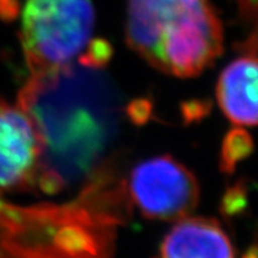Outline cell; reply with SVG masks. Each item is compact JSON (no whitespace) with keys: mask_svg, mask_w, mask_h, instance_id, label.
Instances as JSON below:
<instances>
[{"mask_svg":"<svg viewBox=\"0 0 258 258\" xmlns=\"http://www.w3.org/2000/svg\"><path fill=\"white\" fill-rule=\"evenodd\" d=\"M17 103L40 137L36 186L44 192L79 186L108 169L125 107L104 64L81 55L63 68L32 75Z\"/></svg>","mask_w":258,"mask_h":258,"instance_id":"cell-1","label":"cell"},{"mask_svg":"<svg viewBox=\"0 0 258 258\" xmlns=\"http://www.w3.org/2000/svg\"><path fill=\"white\" fill-rule=\"evenodd\" d=\"M129 48L178 78L203 73L223 51V27L211 0H126Z\"/></svg>","mask_w":258,"mask_h":258,"instance_id":"cell-2","label":"cell"},{"mask_svg":"<svg viewBox=\"0 0 258 258\" xmlns=\"http://www.w3.org/2000/svg\"><path fill=\"white\" fill-rule=\"evenodd\" d=\"M95 27L91 0H25L20 41L32 75L77 61Z\"/></svg>","mask_w":258,"mask_h":258,"instance_id":"cell-3","label":"cell"},{"mask_svg":"<svg viewBox=\"0 0 258 258\" xmlns=\"http://www.w3.org/2000/svg\"><path fill=\"white\" fill-rule=\"evenodd\" d=\"M131 199L152 220H179L192 212L201 188L190 170L170 156H157L133 167L128 182Z\"/></svg>","mask_w":258,"mask_h":258,"instance_id":"cell-4","label":"cell"},{"mask_svg":"<svg viewBox=\"0 0 258 258\" xmlns=\"http://www.w3.org/2000/svg\"><path fill=\"white\" fill-rule=\"evenodd\" d=\"M40 149L31 116L19 103L0 98V191L36 184Z\"/></svg>","mask_w":258,"mask_h":258,"instance_id":"cell-5","label":"cell"},{"mask_svg":"<svg viewBox=\"0 0 258 258\" xmlns=\"http://www.w3.org/2000/svg\"><path fill=\"white\" fill-rule=\"evenodd\" d=\"M156 258H236V254L219 221L186 216L163 237Z\"/></svg>","mask_w":258,"mask_h":258,"instance_id":"cell-6","label":"cell"},{"mask_svg":"<svg viewBox=\"0 0 258 258\" xmlns=\"http://www.w3.org/2000/svg\"><path fill=\"white\" fill-rule=\"evenodd\" d=\"M257 75L255 51H251L233 59L219 77L218 103L234 125L257 124Z\"/></svg>","mask_w":258,"mask_h":258,"instance_id":"cell-7","label":"cell"},{"mask_svg":"<svg viewBox=\"0 0 258 258\" xmlns=\"http://www.w3.org/2000/svg\"><path fill=\"white\" fill-rule=\"evenodd\" d=\"M251 150V140L246 131L238 128L228 133L221 152V167L227 173H232L238 161L249 156Z\"/></svg>","mask_w":258,"mask_h":258,"instance_id":"cell-8","label":"cell"},{"mask_svg":"<svg viewBox=\"0 0 258 258\" xmlns=\"http://www.w3.org/2000/svg\"><path fill=\"white\" fill-rule=\"evenodd\" d=\"M242 258H257V250H255V246H251L249 249V251H246V254Z\"/></svg>","mask_w":258,"mask_h":258,"instance_id":"cell-9","label":"cell"}]
</instances>
